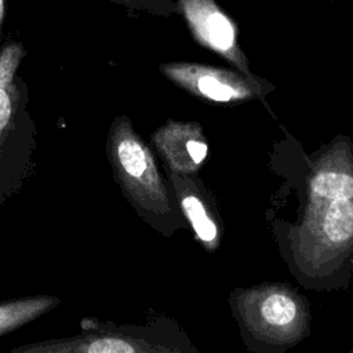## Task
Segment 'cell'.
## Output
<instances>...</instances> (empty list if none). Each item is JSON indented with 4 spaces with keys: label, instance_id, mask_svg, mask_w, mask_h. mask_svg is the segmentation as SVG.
Masks as SVG:
<instances>
[{
    "label": "cell",
    "instance_id": "1",
    "mask_svg": "<svg viewBox=\"0 0 353 353\" xmlns=\"http://www.w3.org/2000/svg\"><path fill=\"white\" fill-rule=\"evenodd\" d=\"M26 57L21 41L0 43V207L12 199L34 168L36 124L28 87L18 74Z\"/></svg>",
    "mask_w": 353,
    "mask_h": 353
},
{
    "label": "cell",
    "instance_id": "2",
    "mask_svg": "<svg viewBox=\"0 0 353 353\" xmlns=\"http://www.w3.org/2000/svg\"><path fill=\"white\" fill-rule=\"evenodd\" d=\"M106 153L116 181L138 210L160 211L164 189L154 160L125 117H116L108 134Z\"/></svg>",
    "mask_w": 353,
    "mask_h": 353
},
{
    "label": "cell",
    "instance_id": "3",
    "mask_svg": "<svg viewBox=\"0 0 353 353\" xmlns=\"http://www.w3.org/2000/svg\"><path fill=\"white\" fill-rule=\"evenodd\" d=\"M178 15L194 40L245 70L237 25L216 0H175Z\"/></svg>",
    "mask_w": 353,
    "mask_h": 353
},
{
    "label": "cell",
    "instance_id": "4",
    "mask_svg": "<svg viewBox=\"0 0 353 353\" xmlns=\"http://www.w3.org/2000/svg\"><path fill=\"white\" fill-rule=\"evenodd\" d=\"M161 70L170 79L212 101L228 102L248 94L244 81L229 70L197 63H165Z\"/></svg>",
    "mask_w": 353,
    "mask_h": 353
},
{
    "label": "cell",
    "instance_id": "5",
    "mask_svg": "<svg viewBox=\"0 0 353 353\" xmlns=\"http://www.w3.org/2000/svg\"><path fill=\"white\" fill-rule=\"evenodd\" d=\"M61 299L54 295L22 296L0 302V335L12 332L32 323L58 306Z\"/></svg>",
    "mask_w": 353,
    "mask_h": 353
},
{
    "label": "cell",
    "instance_id": "6",
    "mask_svg": "<svg viewBox=\"0 0 353 353\" xmlns=\"http://www.w3.org/2000/svg\"><path fill=\"white\" fill-rule=\"evenodd\" d=\"M324 233L334 243H342L353 236V204L347 199L332 200L324 216Z\"/></svg>",
    "mask_w": 353,
    "mask_h": 353
},
{
    "label": "cell",
    "instance_id": "7",
    "mask_svg": "<svg viewBox=\"0 0 353 353\" xmlns=\"http://www.w3.org/2000/svg\"><path fill=\"white\" fill-rule=\"evenodd\" d=\"M295 301L281 292L268 295L261 303V316L263 321L273 327H283L291 324L296 317Z\"/></svg>",
    "mask_w": 353,
    "mask_h": 353
},
{
    "label": "cell",
    "instance_id": "8",
    "mask_svg": "<svg viewBox=\"0 0 353 353\" xmlns=\"http://www.w3.org/2000/svg\"><path fill=\"white\" fill-rule=\"evenodd\" d=\"M316 196L330 200L353 199V176L342 172H321L312 181Z\"/></svg>",
    "mask_w": 353,
    "mask_h": 353
},
{
    "label": "cell",
    "instance_id": "9",
    "mask_svg": "<svg viewBox=\"0 0 353 353\" xmlns=\"http://www.w3.org/2000/svg\"><path fill=\"white\" fill-rule=\"evenodd\" d=\"M182 207L197 237L205 243L214 241L218 233L216 225L207 214L204 204L196 196H186L182 200Z\"/></svg>",
    "mask_w": 353,
    "mask_h": 353
},
{
    "label": "cell",
    "instance_id": "10",
    "mask_svg": "<svg viewBox=\"0 0 353 353\" xmlns=\"http://www.w3.org/2000/svg\"><path fill=\"white\" fill-rule=\"evenodd\" d=\"M132 11L148 12L154 17L170 18L178 15L175 0H105Z\"/></svg>",
    "mask_w": 353,
    "mask_h": 353
},
{
    "label": "cell",
    "instance_id": "11",
    "mask_svg": "<svg viewBox=\"0 0 353 353\" xmlns=\"http://www.w3.org/2000/svg\"><path fill=\"white\" fill-rule=\"evenodd\" d=\"M6 11H7V0H0V43L4 34V21H6Z\"/></svg>",
    "mask_w": 353,
    "mask_h": 353
},
{
    "label": "cell",
    "instance_id": "12",
    "mask_svg": "<svg viewBox=\"0 0 353 353\" xmlns=\"http://www.w3.org/2000/svg\"><path fill=\"white\" fill-rule=\"evenodd\" d=\"M328 1H335V0H328Z\"/></svg>",
    "mask_w": 353,
    "mask_h": 353
}]
</instances>
